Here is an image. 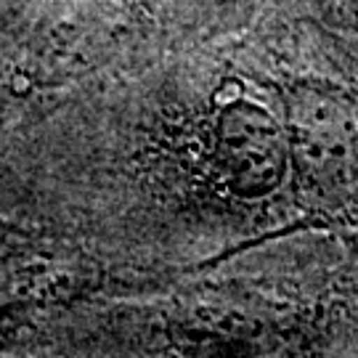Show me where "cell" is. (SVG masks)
Masks as SVG:
<instances>
[{
	"mask_svg": "<svg viewBox=\"0 0 358 358\" xmlns=\"http://www.w3.org/2000/svg\"><path fill=\"white\" fill-rule=\"evenodd\" d=\"M213 152L231 194L263 199L289 170L287 128L252 99L234 96L217 106Z\"/></svg>",
	"mask_w": 358,
	"mask_h": 358,
	"instance_id": "7a4b0ae2",
	"label": "cell"
},
{
	"mask_svg": "<svg viewBox=\"0 0 358 358\" xmlns=\"http://www.w3.org/2000/svg\"><path fill=\"white\" fill-rule=\"evenodd\" d=\"M287 138L294 189L303 205L334 210L358 189V120L353 106L324 85L287 93Z\"/></svg>",
	"mask_w": 358,
	"mask_h": 358,
	"instance_id": "6da1fadb",
	"label": "cell"
}]
</instances>
